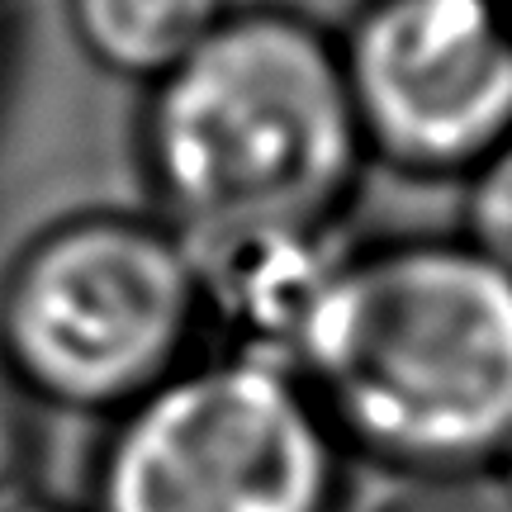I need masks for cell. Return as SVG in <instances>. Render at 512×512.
Instances as JSON below:
<instances>
[{
	"label": "cell",
	"instance_id": "6da1fadb",
	"mask_svg": "<svg viewBox=\"0 0 512 512\" xmlns=\"http://www.w3.org/2000/svg\"><path fill=\"white\" fill-rule=\"evenodd\" d=\"M299 380L351 456L389 475H494L512 446V271L465 233L347 252Z\"/></svg>",
	"mask_w": 512,
	"mask_h": 512
},
{
	"label": "cell",
	"instance_id": "7c38bea8",
	"mask_svg": "<svg viewBox=\"0 0 512 512\" xmlns=\"http://www.w3.org/2000/svg\"><path fill=\"white\" fill-rule=\"evenodd\" d=\"M494 479H498V489H503V503H508V508H512V446H508V451H503V460H498Z\"/></svg>",
	"mask_w": 512,
	"mask_h": 512
},
{
	"label": "cell",
	"instance_id": "3957f363",
	"mask_svg": "<svg viewBox=\"0 0 512 512\" xmlns=\"http://www.w3.org/2000/svg\"><path fill=\"white\" fill-rule=\"evenodd\" d=\"M195 356L200 271L162 214H67L0 275V366L29 403L119 418Z\"/></svg>",
	"mask_w": 512,
	"mask_h": 512
},
{
	"label": "cell",
	"instance_id": "52a82bcc",
	"mask_svg": "<svg viewBox=\"0 0 512 512\" xmlns=\"http://www.w3.org/2000/svg\"><path fill=\"white\" fill-rule=\"evenodd\" d=\"M238 0H62L76 48L100 72L152 86L200 48Z\"/></svg>",
	"mask_w": 512,
	"mask_h": 512
},
{
	"label": "cell",
	"instance_id": "277c9868",
	"mask_svg": "<svg viewBox=\"0 0 512 512\" xmlns=\"http://www.w3.org/2000/svg\"><path fill=\"white\" fill-rule=\"evenodd\" d=\"M347 460L294 370L204 351L110 418L86 512H342Z\"/></svg>",
	"mask_w": 512,
	"mask_h": 512
},
{
	"label": "cell",
	"instance_id": "ba28073f",
	"mask_svg": "<svg viewBox=\"0 0 512 512\" xmlns=\"http://www.w3.org/2000/svg\"><path fill=\"white\" fill-rule=\"evenodd\" d=\"M465 238L512 271V138L465 176Z\"/></svg>",
	"mask_w": 512,
	"mask_h": 512
},
{
	"label": "cell",
	"instance_id": "8992f818",
	"mask_svg": "<svg viewBox=\"0 0 512 512\" xmlns=\"http://www.w3.org/2000/svg\"><path fill=\"white\" fill-rule=\"evenodd\" d=\"M190 242V238H185ZM200 271L204 351L294 370L347 247L337 233H242L190 242Z\"/></svg>",
	"mask_w": 512,
	"mask_h": 512
},
{
	"label": "cell",
	"instance_id": "8fae6325",
	"mask_svg": "<svg viewBox=\"0 0 512 512\" xmlns=\"http://www.w3.org/2000/svg\"><path fill=\"white\" fill-rule=\"evenodd\" d=\"M0 512H86V508H72V503L34 489L29 479H19V484H5V489H0Z\"/></svg>",
	"mask_w": 512,
	"mask_h": 512
},
{
	"label": "cell",
	"instance_id": "30bf717a",
	"mask_svg": "<svg viewBox=\"0 0 512 512\" xmlns=\"http://www.w3.org/2000/svg\"><path fill=\"white\" fill-rule=\"evenodd\" d=\"M384 512H503V503L484 498L470 479V484H418L413 494H403Z\"/></svg>",
	"mask_w": 512,
	"mask_h": 512
},
{
	"label": "cell",
	"instance_id": "7a4b0ae2",
	"mask_svg": "<svg viewBox=\"0 0 512 512\" xmlns=\"http://www.w3.org/2000/svg\"><path fill=\"white\" fill-rule=\"evenodd\" d=\"M138 152L157 214L190 242L332 233L370 166L337 29L238 5L147 86Z\"/></svg>",
	"mask_w": 512,
	"mask_h": 512
},
{
	"label": "cell",
	"instance_id": "9c48e42d",
	"mask_svg": "<svg viewBox=\"0 0 512 512\" xmlns=\"http://www.w3.org/2000/svg\"><path fill=\"white\" fill-rule=\"evenodd\" d=\"M29 465V399L0 366V489L19 484Z\"/></svg>",
	"mask_w": 512,
	"mask_h": 512
},
{
	"label": "cell",
	"instance_id": "4fadbf2b",
	"mask_svg": "<svg viewBox=\"0 0 512 512\" xmlns=\"http://www.w3.org/2000/svg\"><path fill=\"white\" fill-rule=\"evenodd\" d=\"M503 5H508V10H512V0H503Z\"/></svg>",
	"mask_w": 512,
	"mask_h": 512
},
{
	"label": "cell",
	"instance_id": "5b68a950",
	"mask_svg": "<svg viewBox=\"0 0 512 512\" xmlns=\"http://www.w3.org/2000/svg\"><path fill=\"white\" fill-rule=\"evenodd\" d=\"M370 162L470 176L512 138V10L503 0H361L337 29Z\"/></svg>",
	"mask_w": 512,
	"mask_h": 512
}]
</instances>
